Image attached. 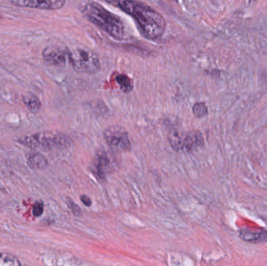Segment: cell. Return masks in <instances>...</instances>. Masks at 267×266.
Returning <instances> with one entry per match:
<instances>
[{"label": "cell", "mask_w": 267, "mask_h": 266, "mask_svg": "<svg viewBox=\"0 0 267 266\" xmlns=\"http://www.w3.org/2000/svg\"><path fill=\"white\" fill-rule=\"evenodd\" d=\"M44 203L42 201H37L33 206L32 213L35 217H40L43 214Z\"/></svg>", "instance_id": "2e32d148"}, {"label": "cell", "mask_w": 267, "mask_h": 266, "mask_svg": "<svg viewBox=\"0 0 267 266\" xmlns=\"http://www.w3.org/2000/svg\"><path fill=\"white\" fill-rule=\"evenodd\" d=\"M241 239L246 242L253 244L266 243L267 242V230L261 229L258 231L242 230L240 231Z\"/></svg>", "instance_id": "9c48e42d"}, {"label": "cell", "mask_w": 267, "mask_h": 266, "mask_svg": "<svg viewBox=\"0 0 267 266\" xmlns=\"http://www.w3.org/2000/svg\"><path fill=\"white\" fill-rule=\"evenodd\" d=\"M81 202H83L86 206H90L92 205V201H91L90 198L89 197L86 196V195H82L81 197Z\"/></svg>", "instance_id": "ac0fdd59"}, {"label": "cell", "mask_w": 267, "mask_h": 266, "mask_svg": "<svg viewBox=\"0 0 267 266\" xmlns=\"http://www.w3.org/2000/svg\"><path fill=\"white\" fill-rule=\"evenodd\" d=\"M132 16L144 38L157 40L164 34L166 23L157 11L137 0H104Z\"/></svg>", "instance_id": "6da1fadb"}, {"label": "cell", "mask_w": 267, "mask_h": 266, "mask_svg": "<svg viewBox=\"0 0 267 266\" xmlns=\"http://www.w3.org/2000/svg\"><path fill=\"white\" fill-rule=\"evenodd\" d=\"M13 5L18 7L33 8L44 10H57L62 9L66 0H9Z\"/></svg>", "instance_id": "52a82bcc"}, {"label": "cell", "mask_w": 267, "mask_h": 266, "mask_svg": "<svg viewBox=\"0 0 267 266\" xmlns=\"http://www.w3.org/2000/svg\"><path fill=\"white\" fill-rule=\"evenodd\" d=\"M170 144L176 151H196L204 144V139L202 133L199 132H191L184 136L179 134L177 132H173L170 137Z\"/></svg>", "instance_id": "5b68a950"}, {"label": "cell", "mask_w": 267, "mask_h": 266, "mask_svg": "<svg viewBox=\"0 0 267 266\" xmlns=\"http://www.w3.org/2000/svg\"><path fill=\"white\" fill-rule=\"evenodd\" d=\"M193 114L197 118H202L208 114V108L203 103H197L193 106Z\"/></svg>", "instance_id": "9a60e30c"}, {"label": "cell", "mask_w": 267, "mask_h": 266, "mask_svg": "<svg viewBox=\"0 0 267 266\" xmlns=\"http://www.w3.org/2000/svg\"><path fill=\"white\" fill-rule=\"evenodd\" d=\"M103 136L108 145L118 152L130 151L132 148L129 133L125 128L120 126H111L103 132Z\"/></svg>", "instance_id": "8992f818"}, {"label": "cell", "mask_w": 267, "mask_h": 266, "mask_svg": "<svg viewBox=\"0 0 267 266\" xmlns=\"http://www.w3.org/2000/svg\"><path fill=\"white\" fill-rule=\"evenodd\" d=\"M69 62L74 71L80 74H94L101 68L99 56L85 47L69 51Z\"/></svg>", "instance_id": "277c9868"}, {"label": "cell", "mask_w": 267, "mask_h": 266, "mask_svg": "<svg viewBox=\"0 0 267 266\" xmlns=\"http://www.w3.org/2000/svg\"><path fill=\"white\" fill-rule=\"evenodd\" d=\"M109 165L110 161L107 155L104 153L99 154L95 162L94 169L92 170L98 180L100 181H104L106 180V171L109 169Z\"/></svg>", "instance_id": "30bf717a"}, {"label": "cell", "mask_w": 267, "mask_h": 266, "mask_svg": "<svg viewBox=\"0 0 267 266\" xmlns=\"http://www.w3.org/2000/svg\"><path fill=\"white\" fill-rule=\"evenodd\" d=\"M17 142L31 148L43 150L62 149L71 145V140L60 133L44 132L20 137Z\"/></svg>", "instance_id": "3957f363"}, {"label": "cell", "mask_w": 267, "mask_h": 266, "mask_svg": "<svg viewBox=\"0 0 267 266\" xmlns=\"http://www.w3.org/2000/svg\"><path fill=\"white\" fill-rule=\"evenodd\" d=\"M44 61L54 67H65L69 62V50L59 46H48L42 52Z\"/></svg>", "instance_id": "ba28073f"}, {"label": "cell", "mask_w": 267, "mask_h": 266, "mask_svg": "<svg viewBox=\"0 0 267 266\" xmlns=\"http://www.w3.org/2000/svg\"><path fill=\"white\" fill-rule=\"evenodd\" d=\"M116 81L118 82V85L121 87V89L122 92L125 93H129L132 92L133 89V85H132V81L130 78L125 74H120L117 78Z\"/></svg>", "instance_id": "5bb4252c"}, {"label": "cell", "mask_w": 267, "mask_h": 266, "mask_svg": "<svg viewBox=\"0 0 267 266\" xmlns=\"http://www.w3.org/2000/svg\"><path fill=\"white\" fill-rule=\"evenodd\" d=\"M23 102L30 113L33 114H38L42 109V103L38 96L32 92H27L23 96Z\"/></svg>", "instance_id": "8fae6325"}, {"label": "cell", "mask_w": 267, "mask_h": 266, "mask_svg": "<svg viewBox=\"0 0 267 266\" xmlns=\"http://www.w3.org/2000/svg\"><path fill=\"white\" fill-rule=\"evenodd\" d=\"M80 10L87 20L114 39L122 40L126 36V27L122 19L100 3L85 2Z\"/></svg>", "instance_id": "7a4b0ae2"}, {"label": "cell", "mask_w": 267, "mask_h": 266, "mask_svg": "<svg viewBox=\"0 0 267 266\" xmlns=\"http://www.w3.org/2000/svg\"><path fill=\"white\" fill-rule=\"evenodd\" d=\"M67 205L69 207V209H71V212H73V214L75 215L76 216H81V209H80V207L73 200L68 198L67 200Z\"/></svg>", "instance_id": "e0dca14e"}, {"label": "cell", "mask_w": 267, "mask_h": 266, "mask_svg": "<svg viewBox=\"0 0 267 266\" xmlns=\"http://www.w3.org/2000/svg\"><path fill=\"white\" fill-rule=\"evenodd\" d=\"M21 263L19 259L12 254L0 252V266H18Z\"/></svg>", "instance_id": "4fadbf2b"}, {"label": "cell", "mask_w": 267, "mask_h": 266, "mask_svg": "<svg viewBox=\"0 0 267 266\" xmlns=\"http://www.w3.org/2000/svg\"><path fill=\"white\" fill-rule=\"evenodd\" d=\"M27 165L31 169H44L49 166V162L45 155L41 153H35L29 157Z\"/></svg>", "instance_id": "7c38bea8"}]
</instances>
